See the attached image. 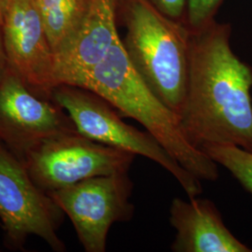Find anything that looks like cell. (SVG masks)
<instances>
[{"instance_id":"cell-3","label":"cell","mask_w":252,"mask_h":252,"mask_svg":"<svg viewBox=\"0 0 252 252\" xmlns=\"http://www.w3.org/2000/svg\"><path fill=\"white\" fill-rule=\"evenodd\" d=\"M123 45L149 88L180 117L189 67V31L147 0H125Z\"/></svg>"},{"instance_id":"cell-14","label":"cell","mask_w":252,"mask_h":252,"mask_svg":"<svg viewBox=\"0 0 252 252\" xmlns=\"http://www.w3.org/2000/svg\"><path fill=\"white\" fill-rule=\"evenodd\" d=\"M223 0H187L184 26L189 32H197L214 21Z\"/></svg>"},{"instance_id":"cell-2","label":"cell","mask_w":252,"mask_h":252,"mask_svg":"<svg viewBox=\"0 0 252 252\" xmlns=\"http://www.w3.org/2000/svg\"><path fill=\"white\" fill-rule=\"evenodd\" d=\"M77 86L102 96L122 116L135 119L198 180H218V164L189 142L182 130L180 117L158 98L136 72L120 37L105 58Z\"/></svg>"},{"instance_id":"cell-7","label":"cell","mask_w":252,"mask_h":252,"mask_svg":"<svg viewBox=\"0 0 252 252\" xmlns=\"http://www.w3.org/2000/svg\"><path fill=\"white\" fill-rule=\"evenodd\" d=\"M128 172L81 180L48 192L70 219L84 251L105 252L110 227L135 213Z\"/></svg>"},{"instance_id":"cell-18","label":"cell","mask_w":252,"mask_h":252,"mask_svg":"<svg viewBox=\"0 0 252 252\" xmlns=\"http://www.w3.org/2000/svg\"><path fill=\"white\" fill-rule=\"evenodd\" d=\"M80 1H81V2H82V3H86V2L88 1V0H80Z\"/></svg>"},{"instance_id":"cell-8","label":"cell","mask_w":252,"mask_h":252,"mask_svg":"<svg viewBox=\"0 0 252 252\" xmlns=\"http://www.w3.org/2000/svg\"><path fill=\"white\" fill-rule=\"evenodd\" d=\"M74 131L63 108L37 96L8 68L0 83V143L23 162L46 140Z\"/></svg>"},{"instance_id":"cell-6","label":"cell","mask_w":252,"mask_h":252,"mask_svg":"<svg viewBox=\"0 0 252 252\" xmlns=\"http://www.w3.org/2000/svg\"><path fill=\"white\" fill-rule=\"evenodd\" d=\"M135 158L134 153L74 131L46 140L23 162L36 185L50 192L90 178L128 172Z\"/></svg>"},{"instance_id":"cell-13","label":"cell","mask_w":252,"mask_h":252,"mask_svg":"<svg viewBox=\"0 0 252 252\" xmlns=\"http://www.w3.org/2000/svg\"><path fill=\"white\" fill-rule=\"evenodd\" d=\"M201 151L226 168L252 195V153L234 145H208Z\"/></svg>"},{"instance_id":"cell-4","label":"cell","mask_w":252,"mask_h":252,"mask_svg":"<svg viewBox=\"0 0 252 252\" xmlns=\"http://www.w3.org/2000/svg\"><path fill=\"white\" fill-rule=\"evenodd\" d=\"M52 100L66 111L81 135L160 164L180 183L189 199L202 193L201 180L187 171L149 132L125 123L117 109L97 94L78 86L58 85Z\"/></svg>"},{"instance_id":"cell-12","label":"cell","mask_w":252,"mask_h":252,"mask_svg":"<svg viewBox=\"0 0 252 252\" xmlns=\"http://www.w3.org/2000/svg\"><path fill=\"white\" fill-rule=\"evenodd\" d=\"M34 3L54 52L71 34L86 3L80 0H34Z\"/></svg>"},{"instance_id":"cell-1","label":"cell","mask_w":252,"mask_h":252,"mask_svg":"<svg viewBox=\"0 0 252 252\" xmlns=\"http://www.w3.org/2000/svg\"><path fill=\"white\" fill-rule=\"evenodd\" d=\"M229 24L189 32L186 95L180 114L189 142L234 145L252 153V67L230 45Z\"/></svg>"},{"instance_id":"cell-17","label":"cell","mask_w":252,"mask_h":252,"mask_svg":"<svg viewBox=\"0 0 252 252\" xmlns=\"http://www.w3.org/2000/svg\"><path fill=\"white\" fill-rule=\"evenodd\" d=\"M9 0H0V22L2 23V20L4 17V14L9 6Z\"/></svg>"},{"instance_id":"cell-11","label":"cell","mask_w":252,"mask_h":252,"mask_svg":"<svg viewBox=\"0 0 252 252\" xmlns=\"http://www.w3.org/2000/svg\"><path fill=\"white\" fill-rule=\"evenodd\" d=\"M169 220L177 231L172 252H252L228 230L220 211L208 199H174Z\"/></svg>"},{"instance_id":"cell-9","label":"cell","mask_w":252,"mask_h":252,"mask_svg":"<svg viewBox=\"0 0 252 252\" xmlns=\"http://www.w3.org/2000/svg\"><path fill=\"white\" fill-rule=\"evenodd\" d=\"M2 32L9 69L37 96L52 100L54 50L34 0H9Z\"/></svg>"},{"instance_id":"cell-5","label":"cell","mask_w":252,"mask_h":252,"mask_svg":"<svg viewBox=\"0 0 252 252\" xmlns=\"http://www.w3.org/2000/svg\"><path fill=\"white\" fill-rule=\"evenodd\" d=\"M63 215L54 199L32 180L24 162L0 143V220L6 247L23 250L27 237L36 235L54 252H64L57 235Z\"/></svg>"},{"instance_id":"cell-15","label":"cell","mask_w":252,"mask_h":252,"mask_svg":"<svg viewBox=\"0 0 252 252\" xmlns=\"http://www.w3.org/2000/svg\"><path fill=\"white\" fill-rule=\"evenodd\" d=\"M163 15L183 24L187 0H147ZM184 25V24H183Z\"/></svg>"},{"instance_id":"cell-10","label":"cell","mask_w":252,"mask_h":252,"mask_svg":"<svg viewBox=\"0 0 252 252\" xmlns=\"http://www.w3.org/2000/svg\"><path fill=\"white\" fill-rule=\"evenodd\" d=\"M119 0H88L71 34L54 52L56 86H77L99 63L120 37L116 27Z\"/></svg>"},{"instance_id":"cell-16","label":"cell","mask_w":252,"mask_h":252,"mask_svg":"<svg viewBox=\"0 0 252 252\" xmlns=\"http://www.w3.org/2000/svg\"><path fill=\"white\" fill-rule=\"evenodd\" d=\"M8 61L5 53L4 48V41H3V32H2V23L0 22V83L3 81L6 73L8 71Z\"/></svg>"}]
</instances>
